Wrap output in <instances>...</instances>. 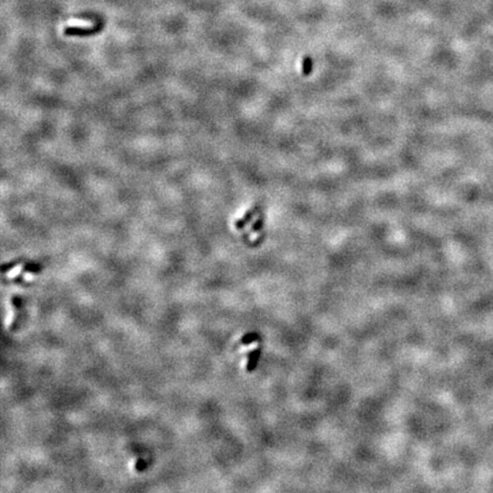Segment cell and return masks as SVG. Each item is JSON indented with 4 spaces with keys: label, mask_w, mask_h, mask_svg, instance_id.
Here are the masks:
<instances>
[{
    "label": "cell",
    "mask_w": 493,
    "mask_h": 493,
    "mask_svg": "<svg viewBox=\"0 0 493 493\" xmlns=\"http://www.w3.org/2000/svg\"><path fill=\"white\" fill-rule=\"evenodd\" d=\"M101 30V24H96L94 26H66L63 30V33L66 37H89L99 33Z\"/></svg>",
    "instance_id": "1"
},
{
    "label": "cell",
    "mask_w": 493,
    "mask_h": 493,
    "mask_svg": "<svg viewBox=\"0 0 493 493\" xmlns=\"http://www.w3.org/2000/svg\"><path fill=\"white\" fill-rule=\"evenodd\" d=\"M261 355H262V348H255L254 351H251L249 353L246 364V370L248 372H253L256 370L259 360H261Z\"/></svg>",
    "instance_id": "2"
},
{
    "label": "cell",
    "mask_w": 493,
    "mask_h": 493,
    "mask_svg": "<svg viewBox=\"0 0 493 493\" xmlns=\"http://www.w3.org/2000/svg\"><path fill=\"white\" fill-rule=\"evenodd\" d=\"M41 271V265L37 264V263L30 262L26 263L22 267V273H31V274H38Z\"/></svg>",
    "instance_id": "3"
},
{
    "label": "cell",
    "mask_w": 493,
    "mask_h": 493,
    "mask_svg": "<svg viewBox=\"0 0 493 493\" xmlns=\"http://www.w3.org/2000/svg\"><path fill=\"white\" fill-rule=\"evenodd\" d=\"M257 340H259V334L256 333V332H249V333L243 334V336L241 337L240 345L247 346L249 344H253V342L257 341Z\"/></svg>",
    "instance_id": "4"
},
{
    "label": "cell",
    "mask_w": 493,
    "mask_h": 493,
    "mask_svg": "<svg viewBox=\"0 0 493 493\" xmlns=\"http://www.w3.org/2000/svg\"><path fill=\"white\" fill-rule=\"evenodd\" d=\"M254 214H255V210H250V212H248L242 218H240L238 221H235V228L236 229L244 228V226H246V225L250 221L251 218H253Z\"/></svg>",
    "instance_id": "5"
},
{
    "label": "cell",
    "mask_w": 493,
    "mask_h": 493,
    "mask_svg": "<svg viewBox=\"0 0 493 493\" xmlns=\"http://www.w3.org/2000/svg\"><path fill=\"white\" fill-rule=\"evenodd\" d=\"M22 263V259H14V261L12 262H9V263H3L2 266H1V273L2 274H6L7 272H9V271H12L13 269H15L17 265H20Z\"/></svg>",
    "instance_id": "6"
},
{
    "label": "cell",
    "mask_w": 493,
    "mask_h": 493,
    "mask_svg": "<svg viewBox=\"0 0 493 493\" xmlns=\"http://www.w3.org/2000/svg\"><path fill=\"white\" fill-rule=\"evenodd\" d=\"M146 465H148V464H146L145 459L141 458V459H138V460L136 461V464H135V469H136L137 472H144V470L146 469V467H148V466H146Z\"/></svg>",
    "instance_id": "7"
},
{
    "label": "cell",
    "mask_w": 493,
    "mask_h": 493,
    "mask_svg": "<svg viewBox=\"0 0 493 493\" xmlns=\"http://www.w3.org/2000/svg\"><path fill=\"white\" fill-rule=\"evenodd\" d=\"M12 305L16 308V310H20L22 307V298L20 296H13L12 297Z\"/></svg>",
    "instance_id": "8"
}]
</instances>
